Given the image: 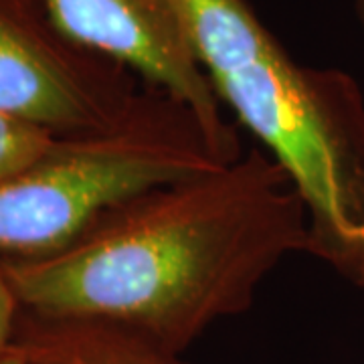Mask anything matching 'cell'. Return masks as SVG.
Returning <instances> with one entry per match:
<instances>
[{"label": "cell", "instance_id": "6da1fadb", "mask_svg": "<svg viewBox=\"0 0 364 364\" xmlns=\"http://www.w3.org/2000/svg\"><path fill=\"white\" fill-rule=\"evenodd\" d=\"M294 253H308L304 203L277 160L251 148L117 205L69 247L2 269L18 304L49 320L112 322L164 348L247 308Z\"/></svg>", "mask_w": 364, "mask_h": 364}, {"label": "cell", "instance_id": "7a4b0ae2", "mask_svg": "<svg viewBox=\"0 0 364 364\" xmlns=\"http://www.w3.org/2000/svg\"><path fill=\"white\" fill-rule=\"evenodd\" d=\"M198 65L294 182L308 253L364 286V93L346 71L301 65L245 0H170Z\"/></svg>", "mask_w": 364, "mask_h": 364}, {"label": "cell", "instance_id": "3957f363", "mask_svg": "<svg viewBox=\"0 0 364 364\" xmlns=\"http://www.w3.org/2000/svg\"><path fill=\"white\" fill-rule=\"evenodd\" d=\"M223 164L195 112L146 85L109 126L57 138L41 160L0 182V251L14 259L57 253L117 205Z\"/></svg>", "mask_w": 364, "mask_h": 364}, {"label": "cell", "instance_id": "277c9868", "mask_svg": "<svg viewBox=\"0 0 364 364\" xmlns=\"http://www.w3.org/2000/svg\"><path fill=\"white\" fill-rule=\"evenodd\" d=\"M140 93L128 67L63 37L45 0H0V114L79 134L109 126Z\"/></svg>", "mask_w": 364, "mask_h": 364}, {"label": "cell", "instance_id": "5b68a950", "mask_svg": "<svg viewBox=\"0 0 364 364\" xmlns=\"http://www.w3.org/2000/svg\"><path fill=\"white\" fill-rule=\"evenodd\" d=\"M45 6L71 43L128 67L191 107L225 160L243 154L170 0H45Z\"/></svg>", "mask_w": 364, "mask_h": 364}, {"label": "cell", "instance_id": "8992f818", "mask_svg": "<svg viewBox=\"0 0 364 364\" xmlns=\"http://www.w3.org/2000/svg\"><path fill=\"white\" fill-rule=\"evenodd\" d=\"M97 322V330L85 336V342L65 352L61 364H170L158 348L160 344L112 322Z\"/></svg>", "mask_w": 364, "mask_h": 364}, {"label": "cell", "instance_id": "52a82bcc", "mask_svg": "<svg viewBox=\"0 0 364 364\" xmlns=\"http://www.w3.org/2000/svg\"><path fill=\"white\" fill-rule=\"evenodd\" d=\"M55 142V132L28 119L0 114V182L35 164Z\"/></svg>", "mask_w": 364, "mask_h": 364}, {"label": "cell", "instance_id": "ba28073f", "mask_svg": "<svg viewBox=\"0 0 364 364\" xmlns=\"http://www.w3.org/2000/svg\"><path fill=\"white\" fill-rule=\"evenodd\" d=\"M16 306H18V298H16L13 286H11L6 273L0 265V356L9 352V338L13 332Z\"/></svg>", "mask_w": 364, "mask_h": 364}, {"label": "cell", "instance_id": "9c48e42d", "mask_svg": "<svg viewBox=\"0 0 364 364\" xmlns=\"http://www.w3.org/2000/svg\"><path fill=\"white\" fill-rule=\"evenodd\" d=\"M0 364H28V356L25 352L9 350L6 354L0 356Z\"/></svg>", "mask_w": 364, "mask_h": 364}, {"label": "cell", "instance_id": "30bf717a", "mask_svg": "<svg viewBox=\"0 0 364 364\" xmlns=\"http://www.w3.org/2000/svg\"><path fill=\"white\" fill-rule=\"evenodd\" d=\"M354 6H356V14H358V18L364 26V0H354Z\"/></svg>", "mask_w": 364, "mask_h": 364}]
</instances>
